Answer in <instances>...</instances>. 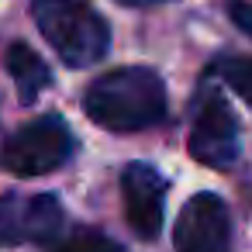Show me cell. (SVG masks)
<instances>
[{
    "mask_svg": "<svg viewBox=\"0 0 252 252\" xmlns=\"http://www.w3.org/2000/svg\"><path fill=\"white\" fill-rule=\"evenodd\" d=\"M83 111L94 125L128 135L145 131L166 118V87L156 69L121 66L97 76L83 97Z\"/></svg>",
    "mask_w": 252,
    "mask_h": 252,
    "instance_id": "cell-1",
    "label": "cell"
},
{
    "mask_svg": "<svg viewBox=\"0 0 252 252\" xmlns=\"http://www.w3.org/2000/svg\"><path fill=\"white\" fill-rule=\"evenodd\" d=\"M32 18L42 38L73 69L94 66L111 49V28L87 0H32Z\"/></svg>",
    "mask_w": 252,
    "mask_h": 252,
    "instance_id": "cell-2",
    "label": "cell"
},
{
    "mask_svg": "<svg viewBox=\"0 0 252 252\" xmlns=\"http://www.w3.org/2000/svg\"><path fill=\"white\" fill-rule=\"evenodd\" d=\"M187 149L197 162H204L211 169H231L238 162V121H235L224 94L214 87V76H207L197 87Z\"/></svg>",
    "mask_w": 252,
    "mask_h": 252,
    "instance_id": "cell-3",
    "label": "cell"
},
{
    "mask_svg": "<svg viewBox=\"0 0 252 252\" xmlns=\"http://www.w3.org/2000/svg\"><path fill=\"white\" fill-rule=\"evenodd\" d=\"M76 142L59 114H42L21 125L0 149V166L14 176H42L69 162Z\"/></svg>",
    "mask_w": 252,
    "mask_h": 252,
    "instance_id": "cell-4",
    "label": "cell"
},
{
    "mask_svg": "<svg viewBox=\"0 0 252 252\" xmlns=\"http://www.w3.org/2000/svg\"><path fill=\"white\" fill-rule=\"evenodd\" d=\"M66 231L63 204L52 193H4L0 197V245H52Z\"/></svg>",
    "mask_w": 252,
    "mask_h": 252,
    "instance_id": "cell-5",
    "label": "cell"
},
{
    "mask_svg": "<svg viewBox=\"0 0 252 252\" xmlns=\"http://www.w3.org/2000/svg\"><path fill=\"white\" fill-rule=\"evenodd\" d=\"M176 252H231V214L218 193H193L173 231Z\"/></svg>",
    "mask_w": 252,
    "mask_h": 252,
    "instance_id": "cell-6",
    "label": "cell"
},
{
    "mask_svg": "<svg viewBox=\"0 0 252 252\" xmlns=\"http://www.w3.org/2000/svg\"><path fill=\"white\" fill-rule=\"evenodd\" d=\"M166 176L152 162H128L121 173V197H125V218L138 238H156L162 231L166 214Z\"/></svg>",
    "mask_w": 252,
    "mask_h": 252,
    "instance_id": "cell-7",
    "label": "cell"
},
{
    "mask_svg": "<svg viewBox=\"0 0 252 252\" xmlns=\"http://www.w3.org/2000/svg\"><path fill=\"white\" fill-rule=\"evenodd\" d=\"M7 73L14 76V83H18V97H21V104H35L38 100V94L49 87V66L42 63V56L35 52V49H28L25 42H14L11 49H7Z\"/></svg>",
    "mask_w": 252,
    "mask_h": 252,
    "instance_id": "cell-8",
    "label": "cell"
},
{
    "mask_svg": "<svg viewBox=\"0 0 252 252\" xmlns=\"http://www.w3.org/2000/svg\"><path fill=\"white\" fill-rule=\"evenodd\" d=\"M49 252H128V249L118 245L114 238H107L97 228H66L49 245Z\"/></svg>",
    "mask_w": 252,
    "mask_h": 252,
    "instance_id": "cell-9",
    "label": "cell"
},
{
    "mask_svg": "<svg viewBox=\"0 0 252 252\" xmlns=\"http://www.w3.org/2000/svg\"><path fill=\"white\" fill-rule=\"evenodd\" d=\"M214 76H221L249 107H252V56H224L211 66Z\"/></svg>",
    "mask_w": 252,
    "mask_h": 252,
    "instance_id": "cell-10",
    "label": "cell"
},
{
    "mask_svg": "<svg viewBox=\"0 0 252 252\" xmlns=\"http://www.w3.org/2000/svg\"><path fill=\"white\" fill-rule=\"evenodd\" d=\"M228 14H231V21L252 38V0H235V4L228 7Z\"/></svg>",
    "mask_w": 252,
    "mask_h": 252,
    "instance_id": "cell-11",
    "label": "cell"
},
{
    "mask_svg": "<svg viewBox=\"0 0 252 252\" xmlns=\"http://www.w3.org/2000/svg\"><path fill=\"white\" fill-rule=\"evenodd\" d=\"M118 4H128V7H149V4H166V0H118Z\"/></svg>",
    "mask_w": 252,
    "mask_h": 252,
    "instance_id": "cell-12",
    "label": "cell"
}]
</instances>
